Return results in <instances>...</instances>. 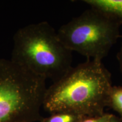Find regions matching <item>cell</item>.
I'll list each match as a JSON object with an SVG mask.
<instances>
[{
  "mask_svg": "<svg viewBox=\"0 0 122 122\" xmlns=\"http://www.w3.org/2000/svg\"><path fill=\"white\" fill-rule=\"evenodd\" d=\"M83 2L122 22V0H84Z\"/></svg>",
  "mask_w": 122,
  "mask_h": 122,
  "instance_id": "cell-5",
  "label": "cell"
},
{
  "mask_svg": "<svg viewBox=\"0 0 122 122\" xmlns=\"http://www.w3.org/2000/svg\"><path fill=\"white\" fill-rule=\"evenodd\" d=\"M46 80L11 60L0 59V122H40Z\"/></svg>",
  "mask_w": 122,
  "mask_h": 122,
  "instance_id": "cell-3",
  "label": "cell"
},
{
  "mask_svg": "<svg viewBox=\"0 0 122 122\" xmlns=\"http://www.w3.org/2000/svg\"><path fill=\"white\" fill-rule=\"evenodd\" d=\"M109 122H122V120L119 117L112 114Z\"/></svg>",
  "mask_w": 122,
  "mask_h": 122,
  "instance_id": "cell-10",
  "label": "cell"
},
{
  "mask_svg": "<svg viewBox=\"0 0 122 122\" xmlns=\"http://www.w3.org/2000/svg\"><path fill=\"white\" fill-rule=\"evenodd\" d=\"M107 106L118 112L122 120V85H112L108 98Z\"/></svg>",
  "mask_w": 122,
  "mask_h": 122,
  "instance_id": "cell-6",
  "label": "cell"
},
{
  "mask_svg": "<svg viewBox=\"0 0 122 122\" xmlns=\"http://www.w3.org/2000/svg\"><path fill=\"white\" fill-rule=\"evenodd\" d=\"M111 115V114L104 113L101 115L85 117L80 122H109Z\"/></svg>",
  "mask_w": 122,
  "mask_h": 122,
  "instance_id": "cell-8",
  "label": "cell"
},
{
  "mask_svg": "<svg viewBox=\"0 0 122 122\" xmlns=\"http://www.w3.org/2000/svg\"><path fill=\"white\" fill-rule=\"evenodd\" d=\"M122 24L116 18L91 7L62 25L57 35L72 52L76 51L87 59L102 61L120 37Z\"/></svg>",
  "mask_w": 122,
  "mask_h": 122,
  "instance_id": "cell-4",
  "label": "cell"
},
{
  "mask_svg": "<svg viewBox=\"0 0 122 122\" xmlns=\"http://www.w3.org/2000/svg\"><path fill=\"white\" fill-rule=\"evenodd\" d=\"M117 58L118 61L120 72H121L122 74V45H121V46H120L119 51V52L117 53Z\"/></svg>",
  "mask_w": 122,
  "mask_h": 122,
  "instance_id": "cell-9",
  "label": "cell"
},
{
  "mask_svg": "<svg viewBox=\"0 0 122 122\" xmlns=\"http://www.w3.org/2000/svg\"><path fill=\"white\" fill-rule=\"evenodd\" d=\"M112 86L111 73L102 61L86 59L47 88L42 106L51 114L102 115Z\"/></svg>",
  "mask_w": 122,
  "mask_h": 122,
  "instance_id": "cell-1",
  "label": "cell"
},
{
  "mask_svg": "<svg viewBox=\"0 0 122 122\" xmlns=\"http://www.w3.org/2000/svg\"><path fill=\"white\" fill-rule=\"evenodd\" d=\"M86 116L69 112L51 114L47 118H42L40 122H80Z\"/></svg>",
  "mask_w": 122,
  "mask_h": 122,
  "instance_id": "cell-7",
  "label": "cell"
},
{
  "mask_svg": "<svg viewBox=\"0 0 122 122\" xmlns=\"http://www.w3.org/2000/svg\"><path fill=\"white\" fill-rule=\"evenodd\" d=\"M13 41L10 60L36 75L55 82L72 67V52L62 43L57 32L47 22L20 28Z\"/></svg>",
  "mask_w": 122,
  "mask_h": 122,
  "instance_id": "cell-2",
  "label": "cell"
}]
</instances>
